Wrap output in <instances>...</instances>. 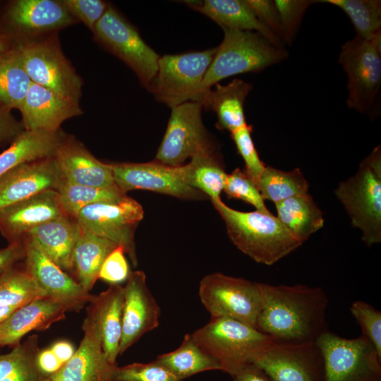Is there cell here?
I'll list each match as a JSON object with an SVG mask.
<instances>
[{
  "label": "cell",
  "instance_id": "22",
  "mask_svg": "<svg viewBox=\"0 0 381 381\" xmlns=\"http://www.w3.org/2000/svg\"><path fill=\"white\" fill-rule=\"evenodd\" d=\"M63 215L57 191L46 190L0 209V233L8 243L23 241L36 226Z\"/></svg>",
  "mask_w": 381,
  "mask_h": 381
},
{
  "label": "cell",
  "instance_id": "31",
  "mask_svg": "<svg viewBox=\"0 0 381 381\" xmlns=\"http://www.w3.org/2000/svg\"><path fill=\"white\" fill-rule=\"evenodd\" d=\"M279 220L302 243L324 225L323 213L308 193L275 205Z\"/></svg>",
  "mask_w": 381,
  "mask_h": 381
},
{
  "label": "cell",
  "instance_id": "40",
  "mask_svg": "<svg viewBox=\"0 0 381 381\" xmlns=\"http://www.w3.org/2000/svg\"><path fill=\"white\" fill-rule=\"evenodd\" d=\"M223 191L229 198L241 200L255 207L257 211L271 213L255 183L239 168L235 169L229 174H227Z\"/></svg>",
  "mask_w": 381,
  "mask_h": 381
},
{
  "label": "cell",
  "instance_id": "5",
  "mask_svg": "<svg viewBox=\"0 0 381 381\" xmlns=\"http://www.w3.org/2000/svg\"><path fill=\"white\" fill-rule=\"evenodd\" d=\"M191 336L217 361L222 371L231 377L252 364L255 358L274 342L256 328L227 318H211Z\"/></svg>",
  "mask_w": 381,
  "mask_h": 381
},
{
  "label": "cell",
  "instance_id": "25",
  "mask_svg": "<svg viewBox=\"0 0 381 381\" xmlns=\"http://www.w3.org/2000/svg\"><path fill=\"white\" fill-rule=\"evenodd\" d=\"M81 228L75 218L63 215L32 229L25 237L64 271L73 274V253Z\"/></svg>",
  "mask_w": 381,
  "mask_h": 381
},
{
  "label": "cell",
  "instance_id": "53",
  "mask_svg": "<svg viewBox=\"0 0 381 381\" xmlns=\"http://www.w3.org/2000/svg\"><path fill=\"white\" fill-rule=\"evenodd\" d=\"M16 45V42L9 36L0 33V54L6 52Z\"/></svg>",
  "mask_w": 381,
  "mask_h": 381
},
{
  "label": "cell",
  "instance_id": "46",
  "mask_svg": "<svg viewBox=\"0 0 381 381\" xmlns=\"http://www.w3.org/2000/svg\"><path fill=\"white\" fill-rule=\"evenodd\" d=\"M130 272L123 249L116 246L104 260L98 279L110 284H120L126 282Z\"/></svg>",
  "mask_w": 381,
  "mask_h": 381
},
{
  "label": "cell",
  "instance_id": "30",
  "mask_svg": "<svg viewBox=\"0 0 381 381\" xmlns=\"http://www.w3.org/2000/svg\"><path fill=\"white\" fill-rule=\"evenodd\" d=\"M116 246L114 242L81 229L73 253V274L85 291L92 289L104 260Z\"/></svg>",
  "mask_w": 381,
  "mask_h": 381
},
{
  "label": "cell",
  "instance_id": "45",
  "mask_svg": "<svg viewBox=\"0 0 381 381\" xmlns=\"http://www.w3.org/2000/svg\"><path fill=\"white\" fill-rule=\"evenodd\" d=\"M68 12L93 30L110 4L102 0H61Z\"/></svg>",
  "mask_w": 381,
  "mask_h": 381
},
{
  "label": "cell",
  "instance_id": "12",
  "mask_svg": "<svg viewBox=\"0 0 381 381\" xmlns=\"http://www.w3.org/2000/svg\"><path fill=\"white\" fill-rule=\"evenodd\" d=\"M143 216L141 205L126 195L116 201L86 206L78 212L75 219L82 229L121 246L136 267L138 258L134 235Z\"/></svg>",
  "mask_w": 381,
  "mask_h": 381
},
{
  "label": "cell",
  "instance_id": "17",
  "mask_svg": "<svg viewBox=\"0 0 381 381\" xmlns=\"http://www.w3.org/2000/svg\"><path fill=\"white\" fill-rule=\"evenodd\" d=\"M26 272L31 277L44 298L80 310L95 296L54 263L31 239L23 238Z\"/></svg>",
  "mask_w": 381,
  "mask_h": 381
},
{
  "label": "cell",
  "instance_id": "11",
  "mask_svg": "<svg viewBox=\"0 0 381 381\" xmlns=\"http://www.w3.org/2000/svg\"><path fill=\"white\" fill-rule=\"evenodd\" d=\"M92 32L95 40L129 66L147 89L157 72L160 56L138 30L110 5Z\"/></svg>",
  "mask_w": 381,
  "mask_h": 381
},
{
  "label": "cell",
  "instance_id": "4",
  "mask_svg": "<svg viewBox=\"0 0 381 381\" xmlns=\"http://www.w3.org/2000/svg\"><path fill=\"white\" fill-rule=\"evenodd\" d=\"M334 193L362 232L368 247L381 242V149L380 145L360 163L357 172L341 182Z\"/></svg>",
  "mask_w": 381,
  "mask_h": 381
},
{
  "label": "cell",
  "instance_id": "50",
  "mask_svg": "<svg viewBox=\"0 0 381 381\" xmlns=\"http://www.w3.org/2000/svg\"><path fill=\"white\" fill-rule=\"evenodd\" d=\"M37 363L40 370L46 377L56 373L64 365L50 348L40 350Z\"/></svg>",
  "mask_w": 381,
  "mask_h": 381
},
{
  "label": "cell",
  "instance_id": "29",
  "mask_svg": "<svg viewBox=\"0 0 381 381\" xmlns=\"http://www.w3.org/2000/svg\"><path fill=\"white\" fill-rule=\"evenodd\" d=\"M252 89L250 83L234 78L225 85L217 83L210 90L203 109L216 114L217 129L232 133L247 125L244 102Z\"/></svg>",
  "mask_w": 381,
  "mask_h": 381
},
{
  "label": "cell",
  "instance_id": "41",
  "mask_svg": "<svg viewBox=\"0 0 381 381\" xmlns=\"http://www.w3.org/2000/svg\"><path fill=\"white\" fill-rule=\"evenodd\" d=\"M112 381H182L156 359L133 363L114 369Z\"/></svg>",
  "mask_w": 381,
  "mask_h": 381
},
{
  "label": "cell",
  "instance_id": "55",
  "mask_svg": "<svg viewBox=\"0 0 381 381\" xmlns=\"http://www.w3.org/2000/svg\"><path fill=\"white\" fill-rule=\"evenodd\" d=\"M44 381H52V380H51L49 379V378H46V379L44 380Z\"/></svg>",
  "mask_w": 381,
  "mask_h": 381
},
{
  "label": "cell",
  "instance_id": "1",
  "mask_svg": "<svg viewBox=\"0 0 381 381\" xmlns=\"http://www.w3.org/2000/svg\"><path fill=\"white\" fill-rule=\"evenodd\" d=\"M262 306L256 329L279 344L315 342L328 330V298L321 287L260 283Z\"/></svg>",
  "mask_w": 381,
  "mask_h": 381
},
{
  "label": "cell",
  "instance_id": "48",
  "mask_svg": "<svg viewBox=\"0 0 381 381\" xmlns=\"http://www.w3.org/2000/svg\"><path fill=\"white\" fill-rule=\"evenodd\" d=\"M24 130L22 122L12 115L11 111L0 109V146L11 143Z\"/></svg>",
  "mask_w": 381,
  "mask_h": 381
},
{
  "label": "cell",
  "instance_id": "20",
  "mask_svg": "<svg viewBox=\"0 0 381 381\" xmlns=\"http://www.w3.org/2000/svg\"><path fill=\"white\" fill-rule=\"evenodd\" d=\"M25 130L59 131L68 119L83 114L79 102L32 83L18 108Z\"/></svg>",
  "mask_w": 381,
  "mask_h": 381
},
{
  "label": "cell",
  "instance_id": "9",
  "mask_svg": "<svg viewBox=\"0 0 381 381\" xmlns=\"http://www.w3.org/2000/svg\"><path fill=\"white\" fill-rule=\"evenodd\" d=\"M324 361V381H381V356L363 334L341 337L329 330L316 340Z\"/></svg>",
  "mask_w": 381,
  "mask_h": 381
},
{
  "label": "cell",
  "instance_id": "52",
  "mask_svg": "<svg viewBox=\"0 0 381 381\" xmlns=\"http://www.w3.org/2000/svg\"><path fill=\"white\" fill-rule=\"evenodd\" d=\"M49 348L64 365L71 358L75 352L73 345L66 340L56 341Z\"/></svg>",
  "mask_w": 381,
  "mask_h": 381
},
{
  "label": "cell",
  "instance_id": "13",
  "mask_svg": "<svg viewBox=\"0 0 381 381\" xmlns=\"http://www.w3.org/2000/svg\"><path fill=\"white\" fill-rule=\"evenodd\" d=\"M171 109L155 160L168 166L180 167L195 154L214 147L202 121L201 104L187 102Z\"/></svg>",
  "mask_w": 381,
  "mask_h": 381
},
{
  "label": "cell",
  "instance_id": "43",
  "mask_svg": "<svg viewBox=\"0 0 381 381\" xmlns=\"http://www.w3.org/2000/svg\"><path fill=\"white\" fill-rule=\"evenodd\" d=\"M252 131V126L247 124L231 133V137L245 162L244 171L255 184L266 166L260 159L255 147L251 137Z\"/></svg>",
  "mask_w": 381,
  "mask_h": 381
},
{
  "label": "cell",
  "instance_id": "27",
  "mask_svg": "<svg viewBox=\"0 0 381 381\" xmlns=\"http://www.w3.org/2000/svg\"><path fill=\"white\" fill-rule=\"evenodd\" d=\"M66 136L61 130L54 133L24 130L0 153V177L23 164L54 157Z\"/></svg>",
  "mask_w": 381,
  "mask_h": 381
},
{
  "label": "cell",
  "instance_id": "28",
  "mask_svg": "<svg viewBox=\"0 0 381 381\" xmlns=\"http://www.w3.org/2000/svg\"><path fill=\"white\" fill-rule=\"evenodd\" d=\"M123 286L110 284L109 288L97 296L91 303L96 312L99 326L103 351L112 363L116 364L122 335Z\"/></svg>",
  "mask_w": 381,
  "mask_h": 381
},
{
  "label": "cell",
  "instance_id": "51",
  "mask_svg": "<svg viewBox=\"0 0 381 381\" xmlns=\"http://www.w3.org/2000/svg\"><path fill=\"white\" fill-rule=\"evenodd\" d=\"M233 381H272L258 367L249 364L232 376Z\"/></svg>",
  "mask_w": 381,
  "mask_h": 381
},
{
  "label": "cell",
  "instance_id": "49",
  "mask_svg": "<svg viewBox=\"0 0 381 381\" xmlns=\"http://www.w3.org/2000/svg\"><path fill=\"white\" fill-rule=\"evenodd\" d=\"M25 257V246L23 241L13 242L0 248V276Z\"/></svg>",
  "mask_w": 381,
  "mask_h": 381
},
{
  "label": "cell",
  "instance_id": "7",
  "mask_svg": "<svg viewBox=\"0 0 381 381\" xmlns=\"http://www.w3.org/2000/svg\"><path fill=\"white\" fill-rule=\"evenodd\" d=\"M16 46L32 83L79 102L83 82L64 55L58 32L16 42Z\"/></svg>",
  "mask_w": 381,
  "mask_h": 381
},
{
  "label": "cell",
  "instance_id": "34",
  "mask_svg": "<svg viewBox=\"0 0 381 381\" xmlns=\"http://www.w3.org/2000/svg\"><path fill=\"white\" fill-rule=\"evenodd\" d=\"M31 83L16 45L0 54V109H18Z\"/></svg>",
  "mask_w": 381,
  "mask_h": 381
},
{
  "label": "cell",
  "instance_id": "37",
  "mask_svg": "<svg viewBox=\"0 0 381 381\" xmlns=\"http://www.w3.org/2000/svg\"><path fill=\"white\" fill-rule=\"evenodd\" d=\"M56 191L64 213L75 219L78 212L86 206L97 202L116 201L127 195L117 186L100 188L75 184L65 180Z\"/></svg>",
  "mask_w": 381,
  "mask_h": 381
},
{
  "label": "cell",
  "instance_id": "33",
  "mask_svg": "<svg viewBox=\"0 0 381 381\" xmlns=\"http://www.w3.org/2000/svg\"><path fill=\"white\" fill-rule=\"evenodd\" d=\"M156 360L181 380L207 370H222L217 361L195 341L191 334L184 336L179 348L159 355Z\"/></svg>",
  "mask_w": 381,
  "mask_h": 381
},
{
  "label": "cell",
  "instance_id": "15",
  "mask_svg": "<svg viewBox=\"0 0 381 381\" xmlns=\"http://www.w3.org/2000/svg\"><path fill=\"white\" fill-rule=\"evenodd\" d=\"M110 166L116 185L126 194L133 190H145L188 200H202L205 195L187 183L183 165L171 167L154 160Z\"/></svg>",
  "mask_w": 381,
  "mask_h": 381
},
{
  "label": "cell",
  "instance_id": "47",
  "mask_svg": "<svg viewBox=\"0 0 381 381\" xmlns=\"http://www.w3.org/2000/svg\"><path fill=\"white\" fill-rule=\"evenodd\" d=\"M258 19L282 42V29L274 1L246 0ZM283 44V43H282Z\"/></svg>",
  "mask_w": 381,
  "mask_h": 381
},
{
  "label": "cell",
  "instance_id": "44",
  "mask_svg": "<svg viewBox=\"0 0 381 381\" xmlns=\"http://www.w3.org/2000/svg\"><path fill=\"white\" fill-rule=\"evenodd\" d=\"M350 312L362 329V334L374 346L381 356V313L369 303L354 301Z\"/></svg>",
  "mask_w": 381,
  "mask_h": 381
},
{
  "label": "cell",
  "instance_id": "3",
  "mask_svg": "<svg viewBox=\"0 0 381 381\" xmlns=\"http://www.w3.org/2000/svg\"><path fill=\"white\" fill-rule=\"evenodd\" d=\"M223 31V40L217 47L202 83L205 104L212 87L222 80L238 74L262 71L288 56L284 47L272 44L259 32L226 28Z\"/></svg>",
  "mask_w": 381,
  "mask_h": 381
},
{
  "label": "cell",
  "instance_id": "8",
  "mask_svg": "<svg viewBox=\"0 0 381 381\" xmlns=\"http://www.w3.org/2000/svg\"><path fill=\"white\" fill-rule=\"evenodd\" d=\"M381 35L373 40L358 36L341 48L339 63L348 78L346 105L361 114L373 111L381 85Z\"/></svg>",
  "mask_w": 381,
  "mask_h": 381
},
{
  "label": "cell",
  "instance_id": "6",
  "mask_svg": "<svg viewBox=\"0 0 381 381\" xmlns=\"http://www.w3.org/2000/svg\"><path fill=\"white\" fill-rule=\"evenodd\" d=\"M216 51L217 47L160 56L157 72L147 90L171 108L187 102H198L203 107L202 83Z\"/></svg>",
  "mask_w": 381,
  "mask_h": 381
},
{
  "label": "cell",
  "instance_id": "19",
  "mask_svg": "<svg viewBox=\"0 0 381 381\" xmlns=\"http://www.w3.org/2000/svg\"><path fill=\"white\" fill-rule=\"evenodd\" d=\"M123 297L119 355L145 333L157 328L161 313L160 308L147 286L146 275L141 270L131 271L123 286Z\"/></svg>",
  "mask_w": 381,
  "mask_h": 381
},
{
  "label": "cell",
  "instance_id": "14",
  "mask_svg": "<svg viewBox=\"0 0 381 381\" xmlns=\"http://www.w3.org/2000/svg\"><path fill=\"white\" fill-rule=\"evenodd\" d=\"M1 22L4 34L19 42L58 32L78 21L61 1L16 0L8 5Z\"/></svg>",
  "mask_w": 381,
  "mask_h": 381
},
{
  "label": "cell",
  "instance_id": "32",
  "mask_svg": "<svg viewBox=\"0 0 381 381\" xmlns=\"http://www.w3.org/2000/svg\"><path fill=\"white\" fill-rule=\"evenodd\" d=\"M183 164L187 183L210 198L221 199L227 174L215 152L214 147L195 154Z\"/></svg>",
  "mask_w": 381,
  "mask_h": 381
},
{
  "label": "cell",
  "instance_id": "23",
  "mask_svg": "<svg viewBox=\"0 0 381 381\" xmlns=\"http://www.w3.org/2000/svg\"><path fill=\"white\" fill-rule=\"evenodd\" d=\"M54 157L66 181L100 188L116 186L110 164L97 159L72 135H66Z\"/></svg>",
  "mask_w": 381,
  "mask_h": 381
},
{
  "label": "cell",
  "instance_id": "39",
  "mask_svg": "<svg viewBox=\"0 0 381 381\" xmlns=\"http://www.w3.org/2000/svg\"><path fill=\"white\" fill-rule=\"evenodd\" d=\"M44 298L25 270L14 267L0 276V304L20 308Z\"/></svg>",
  "mask_w": 381,
  "mask_h": 381
},
{
  "label": "cell",
  "instance_id": "54",
  "mask_svg": "<svg viewBox=\"0 0 381 381\" xmlns=\"http://www.w3.org/2000/svg\"><path fill=\"white\" fill-rule=\"evenodd\" d=\"M17 308H18L0 304V323L6 320Z\"/></svg>",
  "mask_w": 381,
  "mask_h": 381
},
{
  "label": "cell",
  "instance_id": "36",
  "mask_svg": "<svg viewBox=\"0 0 381 381\" xmlns=\"http://www.w3.org/2000/svg\"><path fill=\"white\" fill-rule=\"evenodd\" d=\"M261 196L275 205L295 195L308 193L309 183L301 169L285 171L266 166L255 183Z\"/></svg>",
  "mask_w": 381,
  "mask_h": 381
},
{
  "label": "cell",
  "instance_id": "2",
  "mask_svg": "<svg viewBox=\"0 0 381 381\" xmlns=\"http://www.w3.org/2000/svg\"><path fill=\"white\" fill-rule=\"evenodd\" d=\"M231 241L255 262L272 265L303 243L272 213L241 212L212 201Z\"/></svg>",
  "mask_w": 381,
  "mask_h": 381
},
{
  "label": "cell",
  "instance_id": "16",
  "mask_svg": "<svg viewBox=\"0 0 381 381\" xmlns=\"http://www.w3.org/2000/svg\"><path fill=\"white\" fill-rule=\"evenodd\" d=\"M252 364L272 381H324L323 357L315 342H273L255 358Z\"/></svg>",
  "mask_w": 381,
  "mask_h": 381
},
{
  "label": "cell",
  "instance_id": "42",
  "mask_svg": "<svg viewBox=\"0 0 381 381\" xmlns=\"http://www.w3.org/2000/svg\"><path fill=\"white\" fill-rule=\"evenodd\" d=\"M317 2L319 1L274 0L282 25L283 44H293L307 9Z\"/></svg>",
  "mask_w": 381,
  "mask_h": 381
},
{
  "label": "cell",
  "instance_id": "24",
  "mask_svg": "<svg viewBox=\"0 0 381 381\" xmlns=\"http://www.w3.org/2000/svg\"><path fill=\"white\" fill-rule=\"evenodd\" d=\"M70 308L48 298H40L17 308L0 323V346H15L32 330H44L65 318Z\"/></svg>",
  "mask_w": 381,
  "mask_h": 381
},
{
  "label": "cell",
  "instance_id": "35",
  "mask_svg": "<svg viewBox=\"0 0 381 381\" xmlns=\"http://www.w3.org/2000/svg\"><path fill=\"white\" fill-rule=\"evenodd\" d=\"M39 351L38 336L32 334L9 353H0V381H44L37 363Z\"/></svg>",
  "mask_w": 381,
  "mask_h": 381
},
{
  "label": "cell",
  "instance_id": "18",
  "mask_svg": "<svg viewBox=\"0 0 381 381\" xmlns=\"http://www.w3.org/2000/svg\"><path fill=\"white\" fill-rule=\"evenodd\" d=\"M89 303L80 346L60 370L47 377L52 381H112L117 365L111 363L103 351L95 309Z\"/></svg>",
  "mask_w": 381,
  "mask_h": 381
},
{
  "label": "cell",
  "instance_id": "38",
  "mask_svg": "<svg viewBox=\"0 0 381 381\" xmlns=\"http://www.w3.org/2000/svg\"><path fill=\"white\" fill-rule=\"evenodd\" d=\"M341 9L349 18L356 36L373 40L381 35V1L380 0H322Z\"/></svg>",
  "mask_w": 381,
  "mask_h": 381
},
{
  "label": "cell",
  "instance_id": "10",
  "mask_svg": "<svg viewBox=\"0 0 381 381\" xmlns=\"http://www.w3.org/2000/svg\"><path fill=\"white\" fill-rule=\"evenodd\" d=\"M198 294L211 318H231L256 328L262 306L260 283L214 272L202 277Z\"/></svg>",
  "mask_w": 381,
  "mask_h": 381
},
{
  "label": "cell",
  "instance_id": "26",
  "mask_svg": "<svg viewBox=\"0 0 381 381\" xmlns=\"http://www.w3.org/2000/svg\"><path fill=\"white\" fill-rule=\"evenodd\" d=\"M186 3L191 8L210 18L222 29L255 31L272 44L284 47L282 42L258 19L246 0H205Z\"/></svg>",
  "mask_w": 381,
  "mask_h": 381
},
{
  "label": "cell",
  "instance_id": "21",
  "mask_svg": "<svg viewBox=\"0 0 381 381\" xmlns=\"http://www.w3.org/2000/svg\"><path fill=\"white\" fill-rule=\"evenodd\" d=\"M64 180L54 157L23 164L0 177V209L46 190H57Z\"/></svg>",
  "mask_w": 381,
  "mask_h": 381
}]
</instances>
